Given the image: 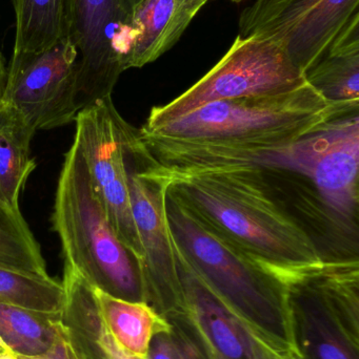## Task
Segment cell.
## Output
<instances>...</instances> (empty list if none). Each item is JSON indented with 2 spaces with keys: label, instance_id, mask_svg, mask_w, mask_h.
Returning <instances> with one entry per match:
<instances>
[{
  "label": "cell",
  "instance_id": "6da1fadb",
  "mask_svg": "<svg viewBox=\"0 0 359 359\" xmlns=\"http://www.w3.org/2000/svg\"><path fill=\"white\" fill-rule=\"evenodd\" d=\"M145 153L148 172L166 183L183 209L261 265L290 268L322 261L313 238L276 200L259 168H164L145 147Z\"/></svg>",
  "mask_w": 359,
  "mask_h": 359
},
{
  "label": "cell",
  "instance_id": "7a4b0ae2",
  "mask_svg": "<svg viewBox=\"0 0 359 359\" xmlns=\"http://www.w3.org/2000/svg\"><path fill=\"white\" fill-rule=\"evenodd\" d=\"M166 211L175 248L209 288L263 344L293 350L282 282L198 223L168 192Z\"/></svg>",
  "mask_w": 359,
  "mask_h": 359
},
{
  "label": "cell",
  "instance_id": "3957f363",
  "mask_svg": "<svg viewBox=\"0 0 359 359\" xmlns=\"http://www.w3.org/2000/svg\"><path fill=\"white\" fill-rule=\"evenodd\" d=\"M332 119V107L306 82L282 94L215 101L139 132L192 147L257 149L296 142Z\"/></svg>",
  "mask_w": 359,
  "mask_h": 359
},
{
  "label": "cell",
  "instance_id": "277c9868",
  "mask_svg": "<svg viewBox=\"0 0 359 359\" xmlns=\"http://www.w3.org/2000/svg\"><path fill=\"white\" fill-rule=\"evenodd\" d=\"M52 221L65 265L112 297L145 303L141 263L112 229L75 138L63 160Z\"/></svg>",
  "mask_w": 359,
  "mask_h": 359
},
{
  "label": "cell",
  "instance_id": "5b68a950",
  "mask_svg": "<svg viewBox=\"0 0 359 359\" xmlns=\"http://www.w3.org/2000/svg\"><path fill=\"white\" fill-rule=\"evenodd\" d=\"M266 269L284 285L297 358H359L358 259Z\"/></svg>",
  "mask_w": 359,
  "mask_h": 359
},
{
  "label": "cell",
  "instance_id": "8992f818",
  "mask_svg": "<svg viewBox=\"0 0 359 359\" xmlns=\"http://www.w3.org/2000/svg\"><path fill=\"white\" fill-rule=\"evenodd\" d=\"M306 82L305 74L278 44L238 35L202 79L168 104L153 107L141 130L159 128L215 101L282 94Z\"/></svg>",
  "mask_w": 359,
  "mask_h": 359
},
{
  "label": "cell",
  "instance_id": "52a82bcc",
  "mask_svg": "<svg viewBox=\"0 0 359 359\" xmlns=\"http://www.w3.org/2000/svg\"><path fill=\"white\" fill-rule=\"evenodd\" d=\"M124 160L133 219L143 251L141 276L145 303L166 320L181 313L183 306L174 243L167 217V185L148 172L138 130L129 123L124 130Z\"/></svg>",
  "mask_w": 359,
  "mask_h": 359
},
{
  "label": "cell",
  "instance_id": "ba28073f",
  "mask_svg": "<svg viewBox=\"0 0 359 359\" xmlns=\"http://www.w3.org/2000/svg\"><path fill=\"white\" fill-rule=\"evenodd\" d=\"M78 71L69 38L41 52L13 54L2 105L34 133L67 126L81 111Z\"/></svg>",
  "mask_w": 359,
  "mask_h": 359
},
{
  "label": "cell",
  "instance_id": "9c48e42d",
  "mask_svg": "<svg viewBox=\"0 0 359 359\" xmlns=\"http://www.w3.org/2000/svg\"><path fill=\"white\" fill-rule=\"evenodd\" d=\"M133 6L129 0H69V39L78 50L81 109L112 97L129 69Z\"/></svg>",
  "mask_w": 359,
  "mask_h": 359
},
{
  "label": "cell",
  "instance_id": "30bf717a",
  "mask_svg": "<svg viewBox=\"0 0 359 359\" xmlns=\"http://www.w3.org/2000/svg\"><path fill=\"white\" fill-rule=\"evenodd\" d=\"M358 14L359 0H255L240 14L238 35L274 42L306 74Z\"/></svg>",
  "mask_w": 359,
  "mask_h": 359
},
{
  "label": "cell",
  "instance_id": "8fae6325",
  "mask_svg": "<svg viewBox=\"0 0 359 359\" xmlns=\"http://www.w3.org/2000/svg\"><path fill=\"white\" fill-rule=\"evenodd\" d=\"M75 122L74 138L79 143L110 225L120 242L137 257L141 268L143 251L133 219L124 160L128 122L118 113L112 97L84 107Z\"/></svg>",
  "mask_w": 359,
  "mask_h": 359
},
{
  "label": "cell",
  "instance_id": "7c38bea8",
  "mask_svg": "<svg viewBox=\"0 0 359 359\" xmlns=\"http://www.w3.org/2000/svg\"><path fill=\"white\" fill-rule=\"evenodd\" d=\"M183 290L181 316L213 359H263V344L221 301L175 248Z\"/></svg>",
  "mask_w": 359,
  "mask_h": 359
},
{
  "label": "cell",
  "instance_id": "4fadbf2b",
  "mask_svg": "<svg viewBox=\"0 0 359 359\" xmlns=\"http://www.w3.org/2000/svg\"><path fill=\"white\" fill-rule=\"evenodd\" d=\"M65 302L61 325L80 359H143L124 351L99 313L93 286L75 269L65 267Z\"/></svg>",
  "mask_w": 359,
  "mask_h": 359
},
{
  "label": "cell",
  "instance_id": "5bb4252c",
  "mask_svg": "<svg viewBox=\"0 0 359 359\" xmlns=\"http://www.w3.org/2000/svg\"><path fill=\"white\" fill-rule=\"evenodd\" d=\"M209 1L141 0L133 8L129 69H141L171 50Z\"/></svg>",
  "mask_w": 359,
  "mask_h": 359
},
{
  "label": "cell",
  "instance_id": "9a60e30c",
  "mask_svg": "<svg viewBox=\"0 0 359 359\" xmlns=\"http://www.w3.org/2000/svg\"><path fill=\"white\" fill-rule=\"evenodd\" d=\"M305 78L332 107L335 119L358 114L359 14L344 27Z\"/></svg>",
  "mask_w": 359,
  "mask_h": 359
},
{
  "label": "cell",
  "instance_id": "2e32d148",
  "mask_svg": "<svg viewBox=\"0 0 359 359\" xmlns=\"http://www.w3.org/2000/svg\"><path fill=\"white\" fill-rule=\"evenodd\" d=\"M99 313L116 343L132 355L147 359L156 332L168 322L145 302L112 297L93 286Z\"/></svg>",
  "mask_w": 359,
  "mask_h": 359
},
{
  "label": "cell",
  "instance_id": "e0dca14e",
  "mask_svg": "<svg viewBox=\"0 0 359 359\" xmlns=\"http://www.w3.org/2000/svg\"><path fill=\"white\" fill-rule=\"evenodd\" d=\"M16 19L13 54L37 53L69 35V0H12Z\"/></svg>",
  "mask_w": 359,
  "mask_h": 359
},
{
  "label": "cell",
  "instance_id": "ac0fdd59",
  "mask_svg": "<svg viewBox=\"0 0 359 359\" xmlns=\"http://www.w3.org/2000/svg\"><path fill=\"white\" fill-rule=\"evenodd\" d=\"M35 134L14 115L0 124V202L13 210L20 211L21 191L36 168L30 156Z\"/></svg>",
  "mask_w": 359,
  "mask_h": 359
},
{
  "label": "cell",
  "instance_id": "d6986e66",
  "mask_svg": "<svg viewBox=\"0 0 359 359\" xmlns=\"http://www.w3.org/2000/svg\"><path fill=\"white\" fill-rule=\"evenodd\" d=\"M59 331V314L0 304V337L17 355H44L56 343Z\"/></svg>",
  "mask_w": 359,
  "mask_h": 359
},
{
  "label": "cell",
  "instance_id": "ffe728a7",
  "mask_svg": "<svg viewBox=\"0 0 359 359\" xmlns=\"http://www.w3.org/2000/svg\"><path fill=\"white\" fill-rule=\"evenodd\" d=\"M0 268L48 278L40 245L21 211L0 202Z\"/></svg>",
  "mask_w": 359,
  "mask_h": 359
},
{
  "label": "cell",
  "instance_id": "44dd1931",
  "mask_svg": "<svg viewBox=\"0 0 359 359\" xmlns=\"http://www.w3.org/2000/svg\"><path fill=\"white\" fill-rule=\"evenodd\" d=\"M65 302L63 283L0 268V304L46 314H60Z\"/></svg>",
  "mask_w": 359,
  "mask_h": 359
},
{
  "label": "cell",
  "instance_id": "7402d4cb",
  "mask_svg": "<svg viewBox=\"0 0 359 359\" xmlns=\"http://www.w3.org/2000/svg\"><path fill=\"white\" fill-rule=\"evenodd\" d=\"M167 322L170 325L177 359H213L183 318H173Z\"/></svg>",
  "mask_w": 359,
  "mask_h": 359
},
{
  "label": "cell",
  "instance_id": "603a6c76",
  "mask_svg": "<svg viewBox=\"0 0 359 359\" xmlns=\"http://www.w3.org/2000/svg\"><path fill=\"white\" fill-rule=\"evenodd\" d=\"M59 325H60V331H59L58 339L52 349L48 350L44 355L34 356V358L18 355L19 358L20 359H80L72 346L71 341L67 337L60 320H59Z\"/></svg>",
  "mask_w": 359,
  "mask_h": 359
},
{
  "label": "cell",
  "instance_id": "cb8c5ba5",
  "mask_svg": "<svg viewBox=\"0 0 359 359\" xmlns=\"http://www.w3.org/2000/svg\"><path fill=\"white\" fill-rule=\"evenodd\" d=\"M263 359H299L293 350H276L268 348Z\"/></svg>",
  "mask_w": 359,
  "mask_h": 359
},
{
  "label": "cell",
  "instance_id": "d4e9b609",
  "mask_svg": "<svg viewBox=\"0 0 359 359\" xmlns=\"http://www.w3.org/2000/svg\"><path fill=\"white\" fill-rule=\"evenodd\" d=\"M6 83V69L4 67V58L0 53V111L4 109L2 105V98H4V88Z\"/></svg>",
  "mask_w": 359,
  "mask_h": 359
},
{
  "label": "cell",
  "instance_id": "484cf974",
  "mask_svg": "<svg viewBox=\"0 0 359 359\" xmlns=\"http://www.w3.org/2000/svg\"><path fill=\"white\" fill-rule=\"evenodd\" d=\"M0 359H20L12 350L0 349Z\"/></svg>",
  "mask_w": 359,
  "mask_h": 359
},
{
  "label": "cell",
  "instance_id": "4316f807",
  "mask_svg": "<svg viewBox=\"0 0 359 359\" xmlns=\"http://www.w3.org/2000/svg\"><path fill=\"white\" fill-rule=\"evenodd\" d=\"M11 117H12L11 111H8L6 109H2V111H0V124L4 123L6 120L10 119Z\"/></svg>",
  "mask_w": 359,
  "mask_h": 359
},
{
  "label": "cell",
  "instance_id": "83f0119b",
  "mask_svg": "<svg viewBox=\"0 0 359 359\" xmlns=\"http://www.w3.org/2000/svg\"><path fill=\"white\" fill-rule=\"evenodd\" d=\"M0 349L10 350L8 349V346H6V344L4 343V341H2L1 337H0Z\"/></svg>",
  "mask_w": 359,
  "mask_h": 359
},
{
  "label": "cell",
  "instance_id": "f1b7e54d",
  "mask_svg": "<svg viewBox=\"0 0 359 359\" xmlns=\"http://www.w3.org/2000/svg\"><path fill=\"white\" fill-rule=\"evenodd\" d=\"M129 1H130V4H132L133 8H134V6H136L141 0H129Z\"/></svg>",
  "mask_w": 359,
  "mask_h": 359
},
{
  "label": "cell",
  "instance_id": "f546056e",
  "mask_svg": "<svg viewBox=\"0 0 359 359\" xmlns=\"http://www.w3.org/2000/svg\"><path fill=\"white\" fill-rule=\"evenodd\" d=\"M231 1H233V2H242V1H244V0H231Z\"/></svg>",
  "mask_w": 359,
  "mask_h": 359
}]
</instances>
